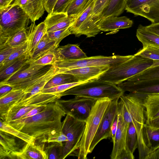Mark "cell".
I'll list each match as a JSON object with an SVG mask.
<instances>
[{
  "label": "cell",
  "instance_id": "6da1fadb",
  "mask_svg": "<svg viewBox=\"0 0 159 159\" xmlns=\"http://www.w3.org/2000/svg\"><path fill=\"white\" fill-rule=\"evenodd\" d=\"M66 115L57 101L48 104L44 111L34 116L6 123L34 138L36 143H40L47 142L49 134L61 131V120Z\"/></svg>",
  "mask_w": 159,
  "mask_h": 159
},
{
  "label": "cell",
  "instance_id": "7a4b0ae2",
  "mask_svg": "<svg viewBox=\"0 0 159 159\" xmlns=\"http://www.w3.org/2000/svg\"><path fill=\"white\" fill-rule=\"evenodd\" d=\"M119 101L122 108L125 120L132 123L134 125L138 135L139 158L145 159L147 156L143 143L142 133L145 124V109L143 104V97L138 94L130 93L123 94Z\"/></svg>",
  "mask_w": 159,
  "mask_h": 159
},
{
  "label": "cell",
  "instance_id": "3957f363",
  "mask_svg": "<svg viewBox=\"0 0 159 159\" xmlns=\"http://www.w3.org/2000/svg\"><path fill=\"white\" fill-rule=\"evenodd\" d=\"M124 93L118 85L96 79L78 85L59 94L61 97L73 95L97 100L107 98L113 100L120 99Z\"/></svg>",
  "mask_w": 159,
  "mask_h": 159
},
{
  "label": "cell",
  "instance_id": "277c9868",
  "mask_svg": "<svg viewBox=\"0 0 159 159\" xmlns=\"http://www.w3.org/2000/svg\"><path fill=\"white\" fill-rule=\"evenodd\" d=\"M153 61L136 54L128 60L109 68L98 80L118 85L152 66Z\"/></svg>",
  "mask_w": 159,
  "mask_h": 159
},
{
  "label": "cell",
  "instance_id": "5b68a950",
  "mask_svg": "<svg viewBox=\"0 0 159 159\" xmlns=\"http://www.w3.org/2000/svg\"><path fill=\"white\" fill-rule=\"evenodd\" d=\"M0 49L6 46L8 38L24 28L30 19L19 5L12 3L0 9Z\"/></svg>",
  "mask_w": 159,
  "mask_h": 159
},
{
  "label": "cell",
  "instance_id": "8992f818",
  "mask_svg": "<svg viewBox=\"0 0 159 159\" xmlns=\"http://www.w3.org/2000/svg\"><path fill=\"white\" fill-rule=\"evenodd\" d=\"M112 100L107 98L97 100L86 120L84 134L80 142L78 151L79 159H86L89 153L92 141L101 121Z\"/></svg>",
  "mask_w": 159,
  "mask_h": 159
},
{
  "label": "cell",
  "instance_id": "52a82bcc",
  "mask_svg": "<svg viewBox=\"0 0 159 159\" xmlns=\"http://www.w3.org/2000/svg\"><path fill=\"white\" fill-rule=\"evenodd\" d=\"M86 122L77 120L67 114L62 122L61 131L66 135L68 141L65 142L61 159L69 156L77 157L80 142L84 133Z\"/></svg>",
  "mask_w": 159,
  "mask_h": 159
},
{
  "label": "cell",
  "instance_id": "ba28073f",
  "mask_svg": "<svg viewBox=\"0 0 159 159\" xmlns=\"http://www.w3.org/2000/svg\"><path fill=\"white\" fill-rule=\"evenodd\" d=\"M133 56V55H116L109 56H98L87 57L77 60H56L54 65L57 68L62 70L102 66H109L111 67L128 60Z\"/></svg>",
  "mask_w": 159,
  "mask_h": 159
},
{
  "label": "cell",
  "instance_id": "9c48e42d",
  "mask_svg": "<svg viewBox=\"0 0 159 159\" xmlns=\"http://www.w3.org/2000/svg\"><path fill=\"white\" fill-rule=\"evenodd\" d=\"M97 100L83 97L75 96L70 99H58L57 101L66 114L74 118L86 121Z\"/></svg>",
  "mask_w": 159,
  "mask_h": 159
},
{
  "label": "cell",
  "instance_id": "30bf717a",
  "mask_svg": "<svg viewBox=\"0 0 159 159\" xmlns=\"http://www.w3.org/2000/svg\"><path fill=\"white\" fill-rule=\"evenodd\" d=\"M119 99L112 100L106 110L90 145V153L101 140L111 137V127L117 116Z\"/></svg>",
  "mask_w": 159,
  "mask_h": 159
},
{
  "label": "cell",
  "instance_id": "8fae6325",
  "mask_svg": "<svg viewBox=\"0 0 159 159\" xmlns=\"http://www.w3.org/2000/svg\"><path fill=\"white\" fill-rule=\"evenodd\" d=\"M118 85L125 92L128 91L143 96L159 94V79L134 82L126 81Z\"/></svg>",
  "mask_w": 159,
  "mask_h": 159
},
{
  "label": "cell",
  "instance_id": "7c38bea8",
  "mask_svg": "<svg viewBox=\"0 0 159 159\" xmlns=\"http://www.w3.org/2000/svg\"><path fill=\"white\" fill-rule=\"evenodd\" d=\"M129 124L124 119L121 105L119 101L117 128L113 141V147L110 156L111 159H117L122 151L125 149L126 134Z\"/></svg>",
  "mask_w": 159,
  "mask_h": 159
},
{
  "label": "cell",
  "instance_id": "4fadbf2b",
  "mask_svg": "<svg viewBox=\"0 0 159 159\" xmlns=\"http://www.w3.org/2000/svg\"><path fill=\"white\" fill-rule=\"evenodd\" d=\"M61 98L59 94L41 92L39 93L24 100L19 101L16 102L10 108L4 118L6 115L13 112L20 107L29 106H39L47 105L49 103L56 102Z\"/></svg>",
  "mask_w": 159,
  "mask_h": 159
},
{
  "label": "cell",
  "instance_id": "5bb4252c",
  "mask_svg": "<svg viewBox=\"0 0 159 159\" xmlns=\"http://www.w3.org/2000/svg\"><path fill=\"white\" fill-rule=\"evenodd\" d=\"M77 17L68 16L66 12H53L49 13L44 22L47 32L63 30L71 26Z\"/></svg>",
  "mask_w": 159,
  "mask_h": 159
},
{
  "label": "cell",
  "instance_id": "9a60e30c",
  "mask_svg": "<svg viewBox=\"0 0 159 159\" xmlns=\"http://www.w3.org/2000/svg\"><path fill=\"white\" fill-rule=\"evenodd\" d=\"M110 67L109 66H102L79 67L66 70L59 69L60 73L70 74L83 81H87L98 79Z\"/></svg>",
  "mask_w": 159,
  "mask_h": 159
},
{
  "label": "cell",
  "instance_id": "2e32d148",
  "mask_svg": "<svg viewBox=\"0 0 159 159\" xmlns=\"http://www.w3.org/2000/svg\"><path fill=\"white\" fill-rule=\"evenodd\" d=\"M46 66L35 64L29 59L15 73L0 83L13 85L36 74Z\"/></svg>",
  "mask_w": 159,
  "mask_h": 159
},
{
  "label": "cell",
  "instance_id": "e0dca14e",
  "mask_svg": "<svg viewBox=\"0 0 159 159\" xmlns=\"http://www.w3.org/2000/svg\"><path fill=\"white\" fill-rule=\"evenodd\" d=\"M13 3L20 6L33 22L41 17L45 11L43 0H15Z\"/></svg>",
  "mask_w": 159,
  "mask_h": 159
},
{
  "label": "cell",
  "instance_id": "ac0fdd59",
  "mask_svg": "<svg viewBox=\"0 0 159 159\" xmlns=\"http://www.w3.org/2000/svg\"><path fill=\"white\" fill-rule=\"evenodd\" d=\"M133 24V20L126 16H112L101 19L98 26L101 31L107 32L129 28Z\"/></svg>",
  "mask_w": 159,
  "mask_h": 159
},
{
  "label": "cell",
  "instance_id": "d6986e66",
  "mask_svg": "<svg viewBox=\"0 0 159 159\" xmlns=\"http://www.w3.org/2000/svg\"><path fill=\"white\" fill-rule=\"evenodd\" d=\"M13 135L0 130V159H15L20 149Z\"/></svg>",
  "mask_w": 159,
  "mask_h": 159
},
{
  "label": "cell",
  "instance_id": "ffe728a7",
  "mask_svg": "<svg viewBox=\"0 0 159 159\" xmlns=\"http://www.w3.org/2000/svg\"><path fill=\"white\" fill-rule=\"evenodd\" d=\"M45 143L32 144L26 143L16 154L15 159H48L45 148Z\"/></svg>",
  "mask_w": 159,
  "mask_h": 159
},
{
  "label": "cell",
  "instance_id": "44dd1931",
  "mask_svg": "<svg viewBox=\"0 0 159 159\" xmlns=\"http://www.w3.org/2000/svg\"><path fill=\"white\" fill-rule=\"evenodd\" d=\"M56 60H70L84 58L86 54L76 44H68L59 46L54 51Z\"/></svg>",
  "mask_w": 159,
  "mask_h": 159
},
{
  "label": "cell",
  "instance_id": "7402d4cb",
  "mask_svg": "<svg viewBox=\"0 0 159 159\" xmlns=\"http://www.w3.org/2000/svg\"><path fill=\"white\" fill-rule=\"evenodd\" d=\"M129 12L143 17L152 24L159 23V0H156L130 10Z\"/></svg>",
  "mask_w": 159,
  "mask_h": 159
},
{
  "label": "cell",
  "instance_id": "603a6c76",
  "mask_svg": "<svg viewBox=\"0 0 159 159\" xmlns=\"http://www.w3.org/2000/svg\"><path fill=\"white\" fill-rule=\"evenodd\" d=\"M28 29V40L27 53L30 59L38 44L47 31L46 26L44 22L37 25H35V22H33Z\"/></svg>",
  "mask_w": 159,
  "mask_h": 159
},
{
  "label": "cell",
  "instance_id": "cb8c5ba5",
  "mask_svg": "<svg viewBox=\"0 0 159 159\" xmlns=\"http://www.w3.org/2000/svg\"><path fill=\"white\" fill-rule=\"evenodd\" d=\"M143 139L147 155L159 148V128L145 124L143 130Z\"/></svg>",
  "mask_w": 159,
  "mask_h": 159
},
{
  "label": "cell",
  "instance_id": "d4e9b609",
  "mask_svg": "<svg viewBox=\"0 0 159 159\" xmlns=\"http://www.w3.org/2000/svg\"><path fill=\"white\" fill-rule=\"evenodd\" d=\"M91 12L84 20L74 34L75 36L79 37L84 35L87 37H93L101 31L98 26V22L101 20L100 16H93Z\"/></svg>",
  "mask_w": 159,
  "mask_h": 159
},
{
  "label": "cell",
  "instance_id": "484cf974",
  "mask_svg": "<svg viewBox=\"0 0 159 159\" xmlns=\"http://www.w3.org/2000/svg\"><path fill=\"white\" fill-rule=\"evenodd\" d=\"M26 94L22 89L12 90L0 98V116L2 120L10 108L20 101Z\"/></svg>",
  "mask_w": 159,
  "mask_h": 159
},
{
  "label": "cell",
  "instance_id": "4316f807",
  "mask_svg": "<svg viewBox=\"0 0 159 159\" xmlns=\"http://www.w3.org/2000/svg\"><path fill=\"white\" fill-rule=\"evenodd\" d=\"M29 59V57L26 53L9 63L0 66V82L10 77Z\"/></svg>",
  "mask_w": 159,
  "mask_h": 159
},
{
  "label": "cell",
  "instance_id": "83f0119b",
  "mask_svg": "<svg viewBox=\"0 0 159 159\" xmlns=\"http://www.w3.org/2000/svg\"><path fill=\"white\" fill-rule=\"evenodd\" d=\"M143 104L145 109L146 121L159 117V94L143 97Z\"/></svg>",
  "mask_w": 159,
  "mask_h": 159
},
{
  "label": "cell",
  "instance_id": "f1b7e54d",
  "mask_svg": "<svg viewBox=\"0 0 159 159\" xmlns=\"http://www.w3.org/2000/svg\"><path fill=\"white\" fill-rule=\"evenodd\" d=\"M136 37L143 47L149 45L159 48V35L139 25L137 30Z\"/></svg>",
  "mask_w": 159,
  "mask_h": 159
},
{
  "label": "cell",
  "instance_id": "f546056e",
  "mask_svg": "<svg viewBox=\"0 0 159 159\" xmlns=\"http://www.w3.org/2000/svg\"><path fill=\"white\" fill-rule=\"evenodd\" d=\"M59 73V69L53 65L47 74L42 79L25 91L26 94L19 101L24 100L40 92L50 79Z\"/></svg>",
  "mask_w": 159,
  "mask_h": 159
},
{
  "label": "cell",
  "instance_id": "4dcf8cb0",
  "mask_svg": "<svg viewBox=\"0 0 159 159\" xmlns=\"http://www.w3.org/2000/svg\"><path fill=\"white\" fill-rule=\"evenodd\" d=\"M54 65L46 66L42 70L31 77L11 86L13 90L22 89L25 91L42 79Z\"/></svg>",
  "mask_w": 159,
  "mask_h": 159
},
{
  "label": "cell",
  "instance_id": "1f68e13d",
  "mask_svg": "<svg viewBox=\"0 0 159 159\" xmlns=\"http://www.w3.org/2000/svg\"><path fill=\"white\" fill-rule=\"evenodd\" d=\"M57 47L56 42L49 37L47 32L36 47L30 59L34 60L49 51H54Z\"/></svg>",
  "mask_w": 159,
  "mask_h": 159
},
{
  "label": "cell",
  "instance_id": "d6a6232c",
  "mask_svg": "<svg viewBox=\"0 0 159 159\" xmlns=\"http://www.w3.org/2000/svg\"><path fill=\"white\" fill-rule=\"evenodd\" d=\"M126 1V0H110L100 16L101 19L119 16L125 10Z\"/></svg>",
  "mask_w": 159,
  "mask_h": 159
},
{
  "label": "cell",
  "instance_id": "836d02e7",
  "mask_svg": "<svg viewBox=\"0 0 159 159\" xmlns=\"http://www.w3.org/2000/svg\"><path fill=\"white\" fill-rule=\"evenodd\" d=\"M83 81H83L72 75L59 72L50 79L45 85L43 89L50 88L67 83Z\"/></svg>",
  "mask_w": 159,
  "mask_h": 159
},
{
  "label": "cell",
  "instance_id": "e575fe53",
  "mask_svg": "<svg viewBox=\"0 0 159 159\" xmlns=\"http://www.w3.org/2000/svg\"><path fill=\"white\" fill-rule=\"evenodd\" d=\"M0 130L18 138L26 143L35 144V139L31 136L19 130L0 119Z\"/></svg>",
  "mask_w": 159,
  "mask_h": 159
},
{
  "label": "cell",
  "instance_id": "d590c367",
  "mask_svg": "<svg viewBox=\"0 0 159 159\" xmlns=\"http://www.w3.org/2000/svg\"><path fill=\"white\" fill-rule=\"evenodd\" d=\"M154 79H159V65L151 66L127 81L134 82Z\"/></svg>",
  "mask_w": 159,
  "mask_h": 159
},
{
  "label": "cell",
  "instance_id": "8d00e7d4",
  "mask_svg": "<svg viewBox=\"0 0 159 159\" xmlns=\"http://www.w3.org/2000/svg\"><path fill=\"white\" fill-rule=\"evenodd\" d=\"M28 35L26 28H24L10 37L6 44L12 47H17L28 43Z\"/></svg>",
  "mask_w": 159,
  "mask_h": 159
},
{
  "label": "cell",
  "instance_id": "74e56055",
  "mask_svg": "<svg viewBox=\"0 0 159 159\" xmlns=\"http://www.w3.org/2000/svg\"><path fill=\"white\" fill-rule=\"evenodd\" d=\"M137 134L135 127L132 123H129L126 134L125 149L133 153L138 147Z\"/></svg>",
  "mask_w": 159,
  "mask_h": 159
},
{
  "label": "cell",
  "instance_id": "f35d334b",
  "mask_svg": "<svg viewBox=\"0 0 159 159\" xmlns=\"http://www.w3.org/2000/svg\"><path fill=\"white\" fill-rule=\"evenodd\" d=\"M135 54L153 60V64L152 66L159 65V48H158L148 45L143 47Z\"/></svg>",
  "mask_w": 159,
  "mask_h": 159
},
{
  "label": "cell",
  "instance_id": "ab89813d",
  "mask_svg": "<svg viewBox=\"0 0 159 159\" xmlns=\"http://www.w3.org/2000/svg\"><path fill=\"white\" fill-rule=\"evenodd\" d=\"M89 0H73L67 7L65 12L68 16L77 17L85 10V7Z\"/></svg>",
  "mask_w": 159,
  "mask_h": 159
},
{
  "label": "cell",
  "instance_id": "60d3db41",
  "mask_svg": "<svg viewBox=\"0 0 159 159\" xmlns=\"http://www.w3.org/2000/svg\"><path fill=\"white\" fill-rule=\"evenodd\" d=\"M51 143V144L45 148L48 159H61L64 145L57 142Z\"/></svg>",
  "mask_w": 159,
  "mask_h": 159
},
{
  "label": "cell",
  "instance_id": "b9f144b4",
  "mask_svg": "<svg viewBox=\"0 0 159 159\" xmlns=\"http://www.w3.org/2000/svg\"><path fill=\"white\" fill-rule=\"evenodd\" d=\"M95 0H94L77 17L72 25L69 27L71 34H75L80 26L88 15L92 11Z\"/></svg>",
  "mask_w": 159,
  "mask_h": 159
},
{
  "label": "cell",
  "instance_id": "7bdbcfd3",
  "mask_svg": "<svg viewBox=\"0 0 159 159\" xmlns=\"http://www.w3.org/2000/svg\"><path fill=\"white\" fill-rule=\"evenodd\" d=\"M36 65L45 66L54 65L56 61V55L54 51H49L36 59L32 60Z\"/></svg>",
  "mask_w": 159,
  "mask_h": 159
},
{
  "label": "cell",
  "instance_id": "ee69618b",
  "mask_svg": "<svg viewBox=\"0 0 159 159\" xmlns=\"http://www.w3.org/2000/svg\"><path fill=\"white\" fill-rule=\"evenodd\" d=\"M88 81H89L74 82L64 84L50 88L43 89L42 90L41 92L44 93L59 94L62 93L78 85Z\"/></svg>",
  "mask_w": 159,
  "mask_h": 159
},
{
  "label": "cell",
  "instance_id": "f6af8a7d",
  "mask_svg": "<svg viewBox=\"0 0 159 159\" xmlns=\"http://www.w3.org/2000/svg\"><path fill=\"white\" fill-rule=\"evenodd\" d=\"M47 33L49 38L56 42L57 48L59 46L60 43L63 39L71 34L69 27L61 30L47 32Z\"/></svg>",
  "mask_w": 159,
  "mask_h": 159
},
{
  "label": "cell",
  "instance_id": "bcb514c9",
  "mask_svg": "<svg viewBox=\"0 0 159 159\" xmlns=\"http://www.w3.org/2000/svg\"><path fill=\"white\" fill-rule=\"evenodd\" d=\"M28 48V43L19 47L4 61L2 64L0 65V66L9 63L27 53Z\"/></svg>",
  "mask_w": 159,
  "mask_h": 159
},
{
  "label": "cell",
  "instance_id": "7dc6e473",
  "mask_svg": "<svg viewBox=\"0 0 159 159\" xmlns=\"http://www.w3.org/2000/svg\"><path fill=\"white\" fill-rule=\"evenodd\" d=\"M110 0H95L91 14L93 16H100Z\"/></svg>",
  "mask_w": 159,
  "mask_h": 159
},
{
  "label": "cell",
  "instance_id": "c3c4849f",
  "mask_svg": "<svg viewBox=\"0 0 159 159\" xmlns=\"http://www.w3.org/2000/svg\"><path fill=\"white\" fill-rule=\"evenodd\" d=\"M68 141L66 135L61 131L49 134L48 137V143L57 142L62 143V142Z\"/></svg>",
  "mask_w": 159,
  "mask_h": 159
},
{
  "label": "cell",
  "instance_id": "681fc988",
  "mask_svg": "<svg viewBox=\"0 0 159 159\" xmlns=\"http://www.w3.org/2000/svg\"><path fill=\"white\" fill-rule=\"evenodd\" d=\"M156 0H126L125 10L129 12L131 10Z\"/></svg>",
  "mask_w": 159,
  "mask_h": 159
},
{
  "label": "cell",
  "instance_id": "f907efd6",
  "mask_svg": "<svg viewBox=\"0 0 159 159\" xmlns=\"http://www.w3.org/2000/svg\"><path fill=\"white\" fill-rule=\"evenodd\" d=\"M73 0H57L52 12H65L66 11Z\"/></svg>",
  "mask_w": 159,
  "mask_h": 159
},
{
  "label": "cell",
  "instance_id": "816d5d0a",
  "mask_svg": "<svg viewBox=\"0 0 159 159\" xmlns=\"http://www.w3.org/2000/svg\"><path fill=\"white\" fill-rule=\"evenodd\" d=\"M19 47H12L9 45H7L0 49V65L2 64L4 61Z\"/></svg>",
  "mask_w": 159,
  "mask_h": 159
},
{
  "label": "cell",
  "instance_id": "f5cc1de1",
  "mask_svg": "<svg viewBox=\"0 0 159 159\" xmlns=\"http://www.w3.org/2000/svg\"><path fill=\"white\" fill-rule=\"evenodd\" d=\"M47 105L37 107L33 108L26 114L20 118H24L32 116L41 112L45 109Z\"/></svg>",
  "mask_w": 159,
  "mask_h": 159
},
{
  "label": "cell",
  "instance_id": "db71d44e",
  "mask_svg": "<svg viewBox=\"0 0 159 159\" xmlns=\"http://www.w3.org/2000/svg\"><path fill=\"white\" fill-rule=\"evenodd\" d=\"M45 10L50 13L52 12L57 0H43Z\"/></svg>",
  "mask_w": 159,
  "mask_h": 159
},
{
  "label": "cell",
  "instance_id": "11a10c76",
  "mask_svg": "<svg viewBox=\"0 0 159 159\" xmlns=\"http://www.w3.org/2000/svg\"><path fill=\"white\" fill-rule=\"evenodd\" d=\"M13 89L10 85L0 83V98L6 95Z\"/></svg>",
  "mask_w": 159,
  "mask_h": 159
},
{
  "label": "cell",
  "instance_id": "9f6ffc18",
  "mask_svg": "<svg viewBox=\"0 0 159 159\" xmlns=\"http://www.w3.org/2000/svg\"><path fill=\"white\" fill-rule=\"evenodd\" d=\"M133 153L125 149L123 150L118 156L117 159H134Z\"/></svg>",
  "mask_w": 159,
  "mask_h": 159
},
{
  "label": "cell",
  "instance_id": "6f0895ef",
  "mask_svg": "<svg viewBox=\"0 0 159 159\" xmlns=\"http://www.w3.org/2000/svg\"><path fill=\"white\" fill-rule=\"evenodd\" d=\"M145 26L147 29L159 35V23L157 24H151Z\"/></svg>",
  "mask_w": 159,
  "mask_h": 159
},
{
  "label": "cell",
  "instance_id": "680465c9",
  "mask_svg": "<svg viewBox=\"0 0 159 159\" xmlns=\"http://www.w3.org/2000/svg\"><path fill=\"white\" fill-rule=\"evenodd\" d=\"M145 124L152 127L159 128V117L152 120L146 121Z\"/></svg>",
  "mask_w": 159,
  "mask_h": 159
},
{
  "label": "cell",
  "instance_id": "91938a15",
  "mask_svg": "<svg viewBox=\"0 0 159 159\" xmlns=\"http://www.w3.org/2000/svg\"><path fill=\"white\" fill-rule=\"evenodd\" d=\"M8 6L6 0H0V9L6 7Z\"/></svg>",
  "mask_w": 159,
  "mask_h": 159
},
{
  "label": "cell",
  "instance_id": "94428289",
  "mask_svg": "<svg viewBox=\"0 0 159 159\" xmlns=\"http://www.w3.org/2000/svg\"><path fill=\"white\" fill-rule=\"evenodd\" d=\"M13 0H6L8 5H9L11 3Z\"/></svg>",
  "mask_w": 159,
  "mask_h": 159
}]
</instances>
